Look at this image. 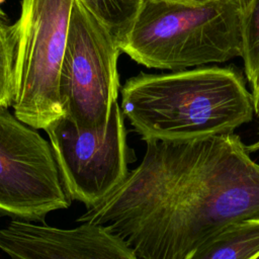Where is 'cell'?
Segmentation results:
<instances>
[{
    "label": "cell",
    "instance_id": "1",
    "mask_svg": "<svg viewBox=\"0 0 259 259\" xmlns=\"http://www.w3.org/2000/svg\"><path fill=\"white\" fill-rule=\"evenodd\" d=\"M141 164L77 220L139 259H188L230 224L259 217V164L238 135L148 139Z\"/></svg>",
    "mask_w": 259,
    "mask_h": 259
},
{
    "label": "cell",
    "instance_id": "2",
    "mask_svg": "<svg viewBox=\"0 0 259 259\" xmlns=\"http://www.w3.org/2000/svg\"><path fill=\"white\" fill-rule=\"evenodd\" d=\"M122 114L144 141H187L233 134L253 118L240 72L199 67L130 78L121 90Z\"/></svg>",
    "mask_w": 259,
    "mask_h": 259
},
{
    "label": "cell",
    "instance_id": "3",
    "mask_svg": "<svg viewBox=\"0 0 259 259\" xmlns=\"http://www.w3.org/2000/svg\"><path fill=\"white\" fill-rule=\"evenodd\" d=\"M121 53L149 69L180 71L242 57L243 12L234 0H144Z\"/></svg>",
    "mask_w": 259,
    "mask_h": 259
},
{
    "label": "cell",
    "instance_id": "4",
    "mask_svg": "<svg viewBox=\"0 0 259 259\" xmlns=\"http://www.w3.org/2000/svg\"><path fill=\"white\" fill-rule=\"evenodd\" d=\"M75 0H21L16 37L14 115L46 130L65 115L60 77Z\"/></svg>",
    "mask_w": 259,
    "mask_h": 259
},
{
    "label": "cell",
    "instance_id": "5",
    "mask_svg": "<svg viewBox=\"0 0 259 259\" xmlns=\"http://www.w3.org/2000/svg\"><path fill=\"white\" fill-rule=\"evenodd\" d=\"M117 38L79 0L72 6L60 77L65 112L80 130L104 132L120 89Z\"/></svg>",
    "mask_w": 259,
    "mask_h": 259
},
{
    "label": "cell",
    "instance_id": "6",
    "mask_svg": "<svg viewBox=\"0 0 259 259\" xmlns=\"http://www.w3.org/2000/svg\"><path fill=\"white\" fill-rule=\"evenodd\" d=\"M70 204L51 143L0 108V215L42 222Z\"/></svg>",
    "mask_w": 259,
    "mask_h": 259
},
{
    "label": "cell",
    "instance_id": "7",
    "mask_svg": "<svg viewBox=\"0 0 259 259\" xmlns=\"http://www.w3.org/2000/svg\"><path fill=\"white\" fill-rule=\"evenodd\" d=\"M45 131L67 194L87 208L104 200L124 180L127 165L135 160L117 102L104 132L80 130L65 115Z\"/></svg>",
    "mask_w": 259,
    "mask_h": 259
},
{
    "label": "cell",
    "instance_id": "8",
    "mask_svg": "<svg viewBox=\"0 0 259 259\" xmlns=\"http://www.w3.org/2000/svg\"><path fill=\"white\" fill-rule=\"evenodd\" d=\"M0 250L9 259H139L120 239L89 223L60 229L13 220L0 228Z\"/></svg>",
    "mask_w": 259,
    "mask_h": 259
},
{
    "label": "cell",
    "instance_id": "9",
    "mask_svg": "<svg viewBox=\"0 0 259 259\" xmlns=\"http://www.w3.org/2000/svg\"><path fill=\"white\" fill-rule=\"evenodd\" d=\"M259 253V217L228 225L196 248L188 259H250Z\"/></svg>",
    "mask_w": 259,
    "mask_h": 259
},
{
    "label": "cell",
    "instance_id": "10",
    "mask_svg": "<svg viewBox=\"0 0 259 259\" xmlns=\"http://www.w3.org/2000/svg\"><path fill=\"white\" fill-rule=\"evenodd\" d=\"M119 41L132 26L144 0H79Z\"/></svg>",
    "mask_w": 259,
    "mask_h": 259
},
{
    "label": "cell",
    "instance_id": "11",
    "mask_svg": "<svg viewBox=\"0 0 259 259\" xmlns=\"http://www.w3.org/2000/svg\"><path fill=\"white\" fill-rule=\"evenodd\" d=\"M16 37L11 24L0 7V108L13 106L16 95Z\"/></svg>",
    "mask_w": 259,
    "mask_h": 259
},
{
    "label": "cell",
    "instance_id": "12",
    "mask_svg": "<svg viewBox=\"0 0 259 259\" xmlns=\"http://www.w3.org/2000/svg\"><path fill=\"white\" fill-rule=\"evenodd\" d=\"M244 48L242 59L245 74L252 84L259 74V0H254L248 12L243 15Z\"/></svg>",
    "mask_w": 259,
    "mask_h": 259
},
{
    "label": "cell",
    "instance_id": "13",
    "mask_svg": "<svg viewBox=\"0 0 259 259\" xmlns=\"http://www.w3.org/2000/svg\"><path fill=\"white\" fill-rule=\"evenodd\" d=\"M252 85V103H253V109L256 115L259 117V74L255 81L251 84Z\"/></svg>",
    "mask_w": 259,
    "mask_h": 259
},
{
    "label": "cell",
    "instance_id": "14",
    "mask_svg": "<svg viewBox=\"0 0 259 259\" xmlns=\"http://www.w3.org/2000/svg\"><path fill=\"white\" fill-rule=\"evenodd\" d=\"M234 1L239 5L240 9L243 12V15H245L248 12V10L251 7L254 0H234Z\"/></svg>",
    "mask_w": 259,
    "mask_h": 259
},
{
    "label": "cell",
    "instance_id": "15",
    "mask_svg": "<svg viewBox=\"0 0 259 259\" xmlns=\"http://www.w3.org/2000/svg\"><path fill=\"white\" fill-rule=\"evenodd\" d=\"M172 1H177V2H182V3H187V4H197V3H202L208 0H172Z\"/></svg>",
    "mask_w": 259,
    "mask_h": 259
},
{
    "label": "cell",
    "instance_id": "16",
    "mask_svg": "<svg viewBox=\"0 0 259 259\" xmlns=\"http://www.w3.org/2000/svg\"><path fill=\"white\" fill-rule=\"evenodd\" d=\"M258 135H259V132H258ZM248 149L250 151V153L252 152H256V151H259V139L251 146H248Z\"/></svg>",
    "mask_w": 259,
    "mask_h": 259
},
{
    "label": "cell",
    "instance_id": "17",
    "mask_svg": "<svg viewBox=\"0 0 259 259\" xmlns=\"http://www.w3.org/2000/svg\"><path fill=\"white\" fill-rule=\"evenodd\" d=\"M250 259H259V253L258 254H256L255 256H253L252 258H250Z\"/></svg>",
    "mask_w": 259,
    "mask_h": 259
}]
</instances>
